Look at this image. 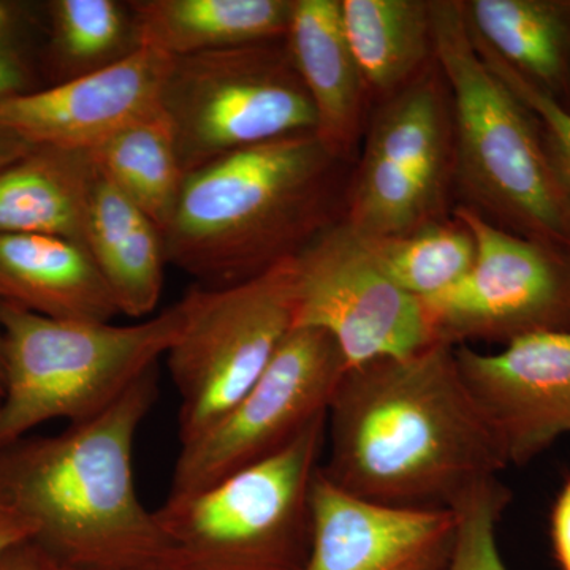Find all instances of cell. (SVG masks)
Here are the masks:
<instances>
[{"mask_svg": "<svg viewBox=\"0 0 570 570\" xmlns=\"http://www.w3.org/2000/svg\"><path fill=\"white\" fill-rule=\"evenodd\" d=\"M313 539L303 570H442L456 534L452 510L392 508L337 489L318 469Z\"/></svg>", "mask_w": 570, "mask_h": 570, "instance_id": "obj_15", "label": "cell"}, {"mask_svg": "<svg viewBox=\"0 0 570 570\" xmlns=\"http://www.w3.org/2000/svg\"><path fill=\"white\" fill-rule=\"evenodd\" d=\"M292 258L245 283L190 291L189 324L165 355L181 401V445L205 433L254 387L291 332Z\"/></svg>", "mask_w": 570, "mask_h": 570, "instance_id": "obj_9", "label": "cell"}, {"mask_svg": "<svg viewBox=\"0 0 570 570\" xmlns=\"http://www.w3.org/2000/svg\"><path fill=\"white\" fill-rule=\"evenodd\" d=\"M31 149L32 146L26 145V142L17 140V138L9 137V135L0 134V168L20 159Z\"/></svg>", "mask_w": 570, "mask_h": 570, "instance_id": "obj_32", "label": "cell"}, {"mask_svg": "<svg viewBox=\"0 0 570 570\" xmlns=\"http://www.w3.org/2000/svg\"><path fill=\"white\" fill-rule=\"evenodd\" d=\"M347 363L317 328H292L253 389L205 433L181 445L168 497L212 489L287 448L328 414Z\"/></svg>", "mask_w": 570, "mask_h": 570, "instance_id": "obj_10", "label": "cell"}, {"mask_svg": "<svg viewBox=\"0 0 570 570\" xmlns=\"http://www.w3.org/2000/svg\"><path fill=\"white\" fill-rule=\"evenodd\" d=\"M24 11L20 3L0 0V100L33 91Z\"/></svg>", "mask_w": 570, "mask_h": 570, "instance_id": "obj_28", "label": "cell"}, {"mask_svg": "<svg viewBox=\"0 0 570 570\" xmlns=\"http://www.w3.org/2000/svg\"><path fill=\"white\" fill-rule=\"evenodd\" d=\"M551 535L561 570H570V480L562 487L551 513Z\"/></svg>", "mask_w": 570, "mask_h": 570, "instance_id": "obj_31", "label": "cell"}, {"mask_svg": "<svg viewBox=\"0 0 570 570\" xmlns=\"http://www.w3.org/2000/svg\"><path fill=\"white\" fill-rule=\"evenodd\" d=\"M509 491L497 480L474 491L455 510L456 534L442 570H509L498 547V521Z\"/></svg>", "mask_w": 570, "mask_h": 570, "instance_id": "obj_26", "label": "cell"}, {"mask_svg": "<svg viewBox=\"0 0 570 570\" xmlns=\"http://www.w3.org/2000/svg\"><path fill=\"white\" fill-rule=\"evenodd\" d=\"M48 56L59 81L121 61L138 48L129 6L116 0H55L48 3Z\"/></svg>", "mask_w": 570, "mask_h": 570, "instance_id": "obj_25", "label": "cell"}, {"mask_svg": "<svg viewBox=\"0 0 570 570\" xmlns=\"http://www.w3.org/2000/svg\"><path fill=\"white\" fill-rule=\"evenodd\" d=\"M184 175L250 146L314 132L284 39L174 58L163 94Z\"/></svg>", "mask_w": 570, "mask_h": 570, "instance_id": "obj_7", "label": "cell"}, {"mask_svg": "<svg viewBox=\"0 0 570 570\" xmlns=\"http://www.w3.org/2000/svg\"><path fill=\"white\" fill-rule=\"evenodd\" d=\"M3 384H6V376H3L2 337H0V400L3 396Z\"/></svg>", "mask_w": 570, "mask_h": 570, "instance_id": "obj_33", "label": "cell"}, {"mask_svg": "<svg viewBox=\"0 0 570 570\" xmlns=\"http://www.w3.org/2000/svg\"><path fill=\"white\" fill-rule=\"evenodd\" d=\"M174 58L138 47L104 69L0 100V134L26 145L92 151L163 108Z\"/></svg>", "mask_w": 570, "mask_h": 570, "instance_id": "obj_14", "label": "cell"}, {"mask_svg": "<svg viewBox=\"0 0 570 570\" xmlns=\"http://www.w3.org/2000/svg\"><path fill=\"white\" fill-rule=\"evenodd\" d=\"M341 17L371 100L387 99L434 61L430 0H341Z\"/></svg>", "mask_w": 570, "mask_h": 570, "instance_id": "obj_21", "label": "cell"}, {"mask_svg": "<svg viewBox=\"0 0 570 570\" xmlns=\"http://www.w3.org/2000/svg\"><path fill=\"white\" fill-rule=\"evenodd\" d=\"M193 292L140 324L62 321L0 303V450L52 420L81 423L111 407L181 337Z\"/></svg>", "mask_w": 570, "mask_h": 570, "instance_id": "obj_5", "label": "cell"}, {"mask_svg": "<svg viewBox=\"0 0 570 570\" xmlns=\"http://www.w3.org/2000/svg\"><path fill=\"white\" fill-rule=\"evenodd\" d=\"M97 176L89 151L32 148L0 168V234L58 236L86 247Z\"/></svg>", "mask_w": 570, "mask_h": 570, "instance_id": "obj_18", "label": "cell"}, {"mask_svg": "<svg viewBox=\"0 0 570 570\" xmlns=\"http://www.w3.org/2000/svg\"><path fill=\"white\" fill-rule=\"evenodd\" d=\"M474 236L475 262L448 291L423 299L436 343L508 344L546 332H570V255L512 234L456 205Z\"/></svg>", "mask_w": 570, "mask_h": 570, "instance_id": "obj_11", "label": "cell"}, {"mask_svg": "<svg viewBox=\"0 0 570 570\" xmlns=\"http://www.w3.org/2000/svg\"><path fill=\"white\" fill-rule=\"evenodd\" d=\"M0 303L62 321L119 314L89 250L48 235L0 234Z\"/></svg>", "mask_w": 570, "mask_h": 570, "instance_id": "obj_17", "label": "cell"}, {"mask_svg": "<svg viewBox=\"0 0 570 570\" xmlns=\"http://www.w3.org/2000/svg\"><path fill=\"white\" fill-rule=\"evenodd\" d=\"M348 179L343 219L365 238L445 219L453 189V119L436 59L377 102Z\"/></svg>", "mask_w": 570, "mask_h": 570, "instance_id": "obj_8", "label": "cell"}, {"mask_svg": "<svg viewBox=\"0 0 570 570\" xmlns=\"http://www.w3.org/2000/svg\"><path fill=\"white\" fill-rule=\"evenodd\" d=\"M472 40L487 66L531 112L538 124L551 168L570 202V111L562 107L553 94L547 92L546 89L523 77L520 71L512 69L485 45L480 43L474 36H472Z\"/></svg>", "mask_w": 570, "mask_h": 570, "instance_id": "obj_27", "label": "cell"}, {"mask_svg": "<svg viewBox=\"0 0 570 570\" xmlns=\"http://www.w3.org/2000/svg\"><path fill=\"white\" fill-rule=\"evenodd\" d=\"M127 6L138 47L181 58L284 39L294 0H138Z\"/></svg>", "mask_w": 570, "mask_h": 570, "instance_id": "obj_20", "label": "cell"}, {"mask_svg": "<svg viewBox=\"0 0 570 570\" xmlns=\"http://www.w3.org/2000/svg\"><path fill=\"white\" fill-rule=\"evenodd\" d=\"M89 154L97 170L164 234L186 178L164 108L124 127Z\"/></svg>", "mask_w": 570, "mask_h": 570, "instance_id": "obj_23", "label": "cell"}, {"mask_svg": "<svg viewBox=\"0 0 570 570\" xmlns=\"http://www.w3.org/2000/svg\"><path fill=\"white\" fill-rule=\"evenodd\" d=\"M326 441L322 474L392 508L455 512L508 468L455 347L444 343L347 370L326 414Z\"/></svg>", "mask_w": 570, "mask_h": 570, "instance_id": "obj_1", "label": "cell"}, {"mask_svg": "<svg viewBox=\"0 0 570 570\" xmlns=\"http://www.w3.org/2000/svg\"><path fill=\"white\" fill-rule=\"evenodd\" d=\"M291 292L292 328L332 336L347 370L436 343L422 299L385 276L343 217L292 258Z\"/></svg>", "mask_w": 570, "mask_h": 570, "instance_id": "obj_12", "label": "cell"}, {"mask_svg": "<svg viewBox=\"0 0 570 570\" xmlns=\"http://www.w3.org/2000/svg\"><path fill=\"white\" fill-rule=\"evenodd\" d=\"M86 249L119 314L151 316L159 306L168 264L163 232L100 171L89 205Z\"/></svg>", "mask_w": 570, "mask_h": 570, "instance_id": "obj_19", "label": "cell"}, {"mask_svg": "<svg viewBox=\"0 0 570 570\" xmlns=\"http://www.w3.org/2000/svg\"><path fill=\"white\" fill-rule=\"evenodd\" d=\"M463 10L480 43L558 99L570 75V0H471Z\"/></svg>", "mask_w": 570, "mask_h": 570, "instance_id": "obj_22", "label": "cell"}, {"mask_svg": "<svg viewBox=\"0 0 570 570\" xmlns=\"http://www.w3.org/2000/svg\"><path fill=\"white\" fill-rule=\"evenodd\" d=\"M363 242L385 276L422 302L459 283L478 254L474 236L453 214L409 234Z\"/></svg>", "mask_w": 570, "mask_h": 570, "instance_id": "obj_24", "label": "cell"}, {"mask_svg": "<svg viewBox=\"0 0 570 570\" xmlns=\"http://www.w3.org/2000/svg\"><path fill=\"white\" fill-rule=\"evenodd\" d=\"M284 40L316 112L314 132L355 164L371 97L344 32L341 0H294Z\"/></svg>", "mask_w": 570, "mask_h": 570, "instance_id": "obj_16", "label": "cell"}, {"mask_svg": "<svg viewBox=\"0 0 570 570\" xmlns=\"http://www.w3.org/2000/svg\"><path fill=\"white\" fill-rule=\"evenodd\" d=\"M0 570H82L52 557L39 543L26 542L0 558Z\"/></svg>", "mask_w": 570, "mask_h": 570, "instance_id": "obj_30", "label": "cell"}, {"mask_svg": "<svg viewBox=\"0 0 570 570\" xmlns=\"http://www.w3.org/2000/svg\"><path fill=\"white\" fill-rule=\"evenodd\" d=\"M33 521L9 497L0 483V558L21 543L36 539Z\"/></svg>", "mask_w": 570, "mask_h": 570, "instance_id": "obj_29", "label": "cell"}, {"mask_svg": "<svg viewBox=\"0 0 570 570\" xmlns=\"http://www.w3.org/2000/svg\"><path fill=\"white\" fill-rule=\"evenodd\" d=\"M157 367L97 417L0 450V483L52 557L82 570H157L164 540L138 498L134 444Z\"/></svg>", "mask_w": 570, "mask_h": 570, "instance_id": "obj_3", "label": "cell"}, {"mask_svg": "<svg viewBox=\"0 0 570 570\" xmlns=\"http://www.w3.org/2000/svg\"><path fill=\"white\" fill-rule=\"evenodd\" d=\"M434 59L450 94L453 189L490 223L564 250L570 202L543 148L538 124L487 66L463 0H431Z\"/></svg>", "mask_w": 570, "mask_h": 570, "instance_id": "obj_4", "label": "cell"}, {"mask_svg": "<svg viewBox=\"0 0 570 570\" xmlns=\"http://www.w3.org/2000/svg\"><path fill=\"white\" fill-rule=\"evenodd\" d=\"M325 442L322 415L268 460L200 493L168 497L154 512L164 540L157 570L305 569Z\"/></svg>", "mask_w": 570, "mask_h": 570, "instance_id": "obj_6", "label": "cell"}, {"mask_svg": "<svg viewBox=\"0 0 570 570\" xmlns=\"http://www.w3.org/2000/svg\"><path fill=\"white\" fill-rule=\"evenodd\" d=\"M455 358L505 466L570 434V332L520 337L494 354L459 346Z\"/></svg>", "mask_w": 570, "mask_h": 570, "instance_id": "obj_13", "label": "cell"}, {"mask_svg": "<svg viewBox=\"0 0 570 570\" xmlns=\"http://www.w3.org/2000/svg\"><path fill=\"white\" fill-rule=\"evenodd\" d=\"M569 255H570V247H569Z\"/></svg>", "mask_w": 570, "mask_h": 570, "instance_id": "obj_34", "label": "cell"}, {"mask_svg": "<svg viewBox=\"0 0 570 570\" xmlns=\"http://www.w3.org/2000/svg\"><path fill=\"white\" fill-rule=\"evenodd\" d=\"M351 165L302 132L190 171L163 234L168 264L205 288L275 268L343 217Z\"/></svg>", "mask_w": 570, "mask_h": 570, "instance_id": "obj_2", "label": "cell"}]
</instances>
